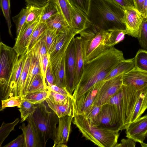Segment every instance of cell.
Instances as JSON below:
<instances>
[{
	"instance_id": "cell-12",
	"label": "cell",
	"mask_w": 147,
	"mask_h": 147,
	"mask_svg": "<svg viewBox=\"0 0 147 147\" xmlns=\"http://www.w3.org/2000/svg\"><path fill=\"white\" fill-rule=\"evenodd\" d=\"M89 120L97 126L119 130L117 120L114 110L113 106L109 103L102 106L100 113L95 119L92 120Z\"/></svg>"
},
{
	"instance_id": "cell-48",
	"label": "cell",
	"mask_w": 147,
	"mask_h": 147,
	"mask_svg": "<svg viewBox=\"0 0 147 147\" xmlns=\"http://www.w3.org/2000/svg\"><path fill=\"white\" fill-rule=\"evenodd\" d=\"M71 5L80 9L87 13L88 11L89 0H68Z\"/></svg>"
},
{
	"instance_id": "cell-43",
	"label": "cell",
	"mask_w": 147,
	"mask_h": 147,
	"mask_svg": "<svg viewBox=\"0 0 147 147\" xmlns=\"http://www.w3.org/2000/svg\"><path fill=\"white\" fill-rule=\"evenodd\" d=\"M49 91V94L48 98L54 104L59 105L65 104L68 101L69 98L70 97L66 95L50 90Z\"/></svg>"
},
{
	"instance_id": "cell-10",
	"label": "cell",
	"mask_w": 147,
	"mask_h": 147,
	"mask_svg": "<svg viewBox=\"0 0 147 147\" xmlns=\"http://www.w3.org/2000/svg\"><path fill=\"white\" fill-rule=\"evenodd\" d=\"M74 37L73 38L70 42L65 53L66 88L69 93L72 95L76 88L74 82L75 59Z\"/></svg>"
},
{
	"instance_id": "cell-29",
	"label": "cell",
	"mask_w": 147,
	"mask_h": 147,
	"mask_svg": "<svg viewBox=\"0 0 147 147\" xmlns=\"http://www.w3.org/2000/svg\"><path fill=\"white\" fill-rule=\"evenodd\" d=\"M30 61V56L28 53L18 84L16 96L21 95L23 96L24 87L29 71Z\"/></svg>"
},
{
	"instance_id": "cell-5",
	"label": "cell",
	"mask_w": 147,
	"mask_h": 147,
	"mask_svg": "<svg viewBox=\"0 0 147 147\" xmlns=\"http://www.w3.org/2000/svg\"><path fill=\"white\" fill-rule=\"evenodd\" d=\"M48 107L44 102L36 105L35 111L26 119L30 120L34 127L39 139L40 147H45L49 139L54 140L59 123L58 116Z\"/></svg>"
},
{
	"instance_id": "cell-39",
	"label": "cell",
	"mask_w": 147,
	"mask_h": 147,
	"mask_svg": "<svg viewBox=\"0 0 147 147\" xmlns=\"http://www.w3.org/2000/svg\"><path fill=\"white\" fill-rule=\"evenodd\" d=\"M58 34L55 31L48 28L44 33L42 38L45 43L47 53L49 54Z\"/></svg>"
},
{
	"instance_id": "cell-32",
	"label": "cell",
	"mask_w": 147,
	"mask_h": 147,
	"mask_svg": "<svg viewBox=\"0 0 147 147\" xmlns=\"http://www.w3.org/2000/svg\"><path fill=\"white\" fill-rule=\"evenodd\" d=\"M28 7L26 19L25 24H31L41 19L44 7H40L33 5H27Z\"/></svg>"
},
{
	"instance_id": "cell-16",
	"label": "cell",
	"mask_w": 147,
	"mask_h": 147,
	"mask_svg": "<svg viewBox=\"0 0 147 147\" xmlns=\"http://www.w3.org/2000/svg\"><path fill=\"white\" fill-rule=\"evenodd\" d=\"M40 19L29 25L24 24L18 35L16 39V42L13 48L17 55L23 53L27 47L33 32L40 23Z\"/></svg>"
},
{
	"instance_id": "cell-7",
	"label": "cell",
	"mask_w": 147,
	"mask_h": 147,
	"mask_svg": "<svg viewBox=\"0 0 147 147\" xmlns=\"http://www.w3.org/2000/svg\"><path fill=\"white\" fill-rule=\"evenodd\" d=\"M17 54L13 48L0 42V84L2 99L6 90Z\"/></svg>"
},
{
	"instance_id": "cell-22",
	"label": "cell",
	"mask_w": 147,
	"mask_h": 147,
	"mask_svg": "<svg viewBox=\"0 0 147 147\" xmlns=\"http://www.w3.org/2000/svg\"><path fill=\"white\" fill-rule=\"evenodd\" d=\"M71 29L77 34L85 29L88 22L87 14L80 9L72 6Z\"/></svg>"
},
{
	"instance_id": "cell-19",
	"label": "cell",
	"mask_w": 147,
	"mask_h": 147,
	"mask_svg": "<svg viewBox=\"0 0 147 147\" xmlns=\"http://www.w3.org/2000/svg\"><path fill=\"white\" fill-rule=\"evenodd\" d=\"M26 121L28 122L26 125L23 123L19 127L24 138V147H40L39 139L34 127L30 120Z\"/></svg>"
},
{
	"instance_id": "cell-49",
	"label": "cell",
	"mask_w": 147,
	"mask_h": 147,
	"mask_svg": "<svg viewBox=\"0 0 147 147\" xmlns=\"http://www.w3.org/2000/svg\"><path fill=\"white\" fill-rule=\"evenodd\" d=\"M55 84V78L51 63L49 62L47 69L45 78V86L47 89L49 86Z\"/></svg>"
},
{
	"instance_id": "cell-53",
	"label": "cell",
	"mask_w": 147,
	"mask_h": 147,
	"mask_svg": "<svg viewBox=\"0 0 147 147\" xmlns=\"http://www.w3.org/2000/svg\"><path fill=\"white\" fill-rule=\"evenodd\" d=\"M136 142L132 139L127 138V139H123L121 143L117 144L115 147H135Z\"/></svg>"
},
{
	"instance_id": "cell-40",
	"label": "cell",
	"mask_w": 147,
	"mask_h": 147,
	"mask_svg": "<svg viewBox=\"0 0 147 147\" xmlns=\"http://www.w3.org/2000/svg\"><path fill=\"white\" fill-rule=\"evenodd\" d=\"M22 100L23 97L21 95L1 100V105L0 110L2 111L7 107H17L20 108Z\"/></svg>"
},
{
	"instance_id": "cell-20",
	"label": "cell",
	"mask_w": 147,
	"mask_h": 147,
	"mask_svg": "<svg viewBox=\"0 0 147 147\" xmlns=\"http://www.w3.org/2000/svg\"><path fill=\"white\" fill-rule=\"evenodd\" d=\"M76 34L69 28L58 34L50 53V60L56 56Z\"/></svg>"
},
{
	"instance_id": "cell-26",
	"label": "cell",
	"mask_w": 147,
	"mask_h": 147,
	"mask_svg": "<svg viewBox=\"0 0 147 147\" xmlns=\"http://www.w3.org/2000/svg\"><path fill=\"white\" fill-rule=\"evenodd\" d=\"M46 23L47 28L55 31L58 34L69 28L60 11L49 18Z\"/></svg>"
},
{
	"instance_id": "cell-2",
	"label": "cell",
	"mask_w": 147,
	"mask_h": 147,
	"mask_svg": "<svg viewBox=\"0 0 147 147\" xmlns=\"http://www.w3.org/2000/svg\"><path fill=\"white\" fill-rule=\"evenodd\" d=\"M87 25L106 30H125V10L112 0H89Z\"/></svg>"
},
{
	"instance_id": "cell-34",
	"label": "cell",
	"mask_w": 147,
	"mask_h": 147,
	"mask_svg": "<svg viewBox=\"0 0 147 147\" xmlns=\"http://www.w3.org/2000/svg\"><path fill=\"white\" fill-rule=\"evenodd\" d=\"M109 35L107 41V45L110 48L114 47L123 40L125 35L126 34L125 30H113L108 31Z\"/></svg>"
},
{
	"instance_id": "cell-55",
	"label": "cell",
	"mask_w": 147,
	"mask_h": 147,
	"mask_svg": "<svg viewBox=\"0 0 147 147\" xmlns=\"http://www.w3.org/2000/svg\"><path fill=\"white\" fill-rule=\"evenodd\" d=\"M146 109H147V88L145 91L144 96L142 103L140 113V116Z\"/></svg>"
},
{
	"instance_id": "cell-23",
	"label": "cell",
	"mask_w": 147,
	"mask_h": 147,
	"mask_svg": "<svg viewBox=\"0 0 147 147\" xmlns=\"http://www.w3.org/2000/svg\"><path fill=\"white\" fill-rule=\"evenodd\" d=\"M28 53L30 60V66L23 96L25 95L28 88L35 76L38 74H41L40 63L38 55L32 49Z\"/></svg>"
},
{
	"instance_id": "cell-51",
	"label": "cell",
	"mask_w": 147,
	"mask_h": 147,
	"mask_svg": "<svg viewBox=\"0 0 147 147\" xmlns=\"http://www.w3.org/2000/svg\"><path fill=\"white\" fill-rule=\"evenodd\" d=\"M47 89L59 94L65 95L72 97V95H71L65 88L60 87L55 84L50 85L47 88Z\"/></svg>"
},
{
	"instance_id": "cell-46",
	"label": "cell",
	"mask_w": 147,
	"mask_h": 147,
	"mask_svg": "<svg viewBox=\"0 0 147 147\" xmlns=\"http://www.w3.org/2000/svg\"><path fill=\"white\" fill-rule=\"evenodd\" d=\"M42 38L37 42L32 49L38 56L48 53L45 43Z\"/></svg>"
},
{
	"instance_id": "cell-58",
	"label": "cell",
	"mask_w": 147,
	"mask_h": 147,
	"mask_svg": "<svg viewBox=\"0 0 147 147\" xmlns=\"http://www.w3.org/2000/svg\"><path fill=\"white\" fill-rule=\"evenodd\" d=\"M52 1V2H53L54 3H56L58 5V4H57V0H49L48 1Z\"/></svg>"
},
{
	"instance_id": "cell-4",
	"label": "cell",
	"mask_w": 147,
	"mask_h": 147,
	"mask_svg": "<svg viewBox=\"0 0 147 147\" xmlns=\"http://www.w3.org/2000/svg\"><path fill=\"white\" fill-rule=\"evenodd\" d=\"M73 123L78 128L82 136L100 147H115L118 144L119 131L94 125L84 114L74 118Z\"/></svg>"
},
{
	"instance_id": "cell-31",
	"label": "cell",
	"mask_w": 147,
	"mask_h": 147,
	"mask_svg": "<svg viewBox=\"0 0 147 147\" xmlns=\"http://www.w3.org/2000/svg\"><path fill=\"white\" fill-rule=\"evenodd\" d=\"M36 105L32 103L23 97L20 107L18 109L21 115L20 123L26 121L27 119L32 115L36 111Z\"/></svg>"
},
{
	"instance_id": "cell-52",
	"label": "cell",
	"mask_w": 147,
	"mask_h": 147,
	"mask_svg": "<svg viewBox=\"0 0 147 147\" xmlns=\"http://www.w3.org/2000/svg\"><path fill=\"white\" fill-rule=\"evenodd\" d=\"M125 10L135 8L134 0H112Z\"/></svg>"
},
{
	"instance_id": "cell-50",
	"label": "cell",
	"mask_w": 147,
	"mask_h": 147,
	"mask_svg": "<svg viewBox=\"0 0 147 147\" xmlns=\"http://www.w3.org/2000/svg\"><path fill=\"white\" fill-rule=\"evenodd\" d=\"M24 138L23 134L18 136L13 141L3 146V147H24Z\"/></svg>"
},
{
	"instance_id": "cell-41",
	"label": "cell",
	"mask_w": 147,
	"mask_h": 147,
	"mask_svg": "<svg viewBox=\"0 0 147 147\" xmlns=\"http://www.w3.org/2000/svg\"><path fill=\"white\" fill-rule=\"evenodd\" d=\"M46 89L41 74L37 75L28 88L26 94L29 92Z\"/></svg>"
},
{
	"instance_id": "cell-47",
	"label": "cell",
	"mask_w": 147,
	"mask_h": 147,
	"mask_svg": "<svg viewBox=\"0 0 147 147\" xmlns=\"http://www.w3.org/2000/svg\"><path fill=\"white\" fill-rule=\"evenodd\" d=\"M102 107V106H92L84 115L87 119L92 120L98 115Z\"/></svg>"
},
{
	"instance_id": "cell-59",
	"label": "cell",
	"mask_w": 147,
	"mask_h": 147,
	"mask_svg": "<svg viewBox=\"0 0 147 147\" xmlns=\"http://www.w3.org/2000/svg\"><path fill=\"white\" fill-rule=\"evenodd\" d=\"M146 137H147V132L146 133Z\"/></svg>"
},
{
	"instance_id": "cell-45",
	"label": "cell",
	"mask_w": 147,
	"mask_h": 147,
	"mask_svg": "<svg viewBox=\"0 0 147 147\" xmlns=\"http://www.w3.org/2000/svg\"><path fill=\"white\" fill-rule=\"evenodd\" d=\"M135 8L144 17L147 18V0H134Z\"/></svg>"
},
{
	"instance_id": "cell-11",
	"label": "cell",
	"mask_w": 147,
	"mask_h": 147,
	"mask_svg": "<svg viewBox=\"0 0 147 147\" xmlns=\"http://www.w3.org/2000/svg\"><path fill=\"white\" fill-rule=\"evenodd\" d=\"M104 82L103 81L97 83L86 93L73 101L75 116L84 114L92 107L97 93Z\"/></svg>"
},
{
	"instance_id": "cell-14",
	"label": "cell",
	"mask_w": 147,
	"mask_h": 147,
	"mask_svg": "<svg viewBox=\"0 0 147 147\" xmlns=\"http://www.w3.org/2000/svg\"><path fill=\"white\" fill-rule=\"evenodd\" d=\"M125 129L127 138L140 144L144 142L147 132V114L131 122Z\"/></svg>"
},
{
	"instance_id": "cell-9",
	"label": "cell",
	"mask_w": 147,
	"mask_h": 147,
	"mask_svg": "<svg viewBox=\"0 0 147 147\" xmlns=\"http://www.w3.org/2000/svg\"><path fill=\"white\" fill-rule=\"evenodd\" d=\"M28 53L27 49L22 53L17 55L2 100L16 96L18 84Z\"/></svg>"
},
{
	"instance_id": "cell-37",
	"label": "cell",
	"mask_w": 147,
	"mask_h": 147,
	"mask_svg": "<svg viewBox=\"0 0 147 147\" xmlns=\"http://www.w3.org/2000/svg\"><path fill=\"white\" fill-rule=\"evenodd\" d=\"M28 7L22 8L20 13L16 16L12 17L13 22L15 24L16 27V36H18L25 24L26 19Z\"/></svg>"
},
{
	"instance_id": "cell-6",
	"label": "cell",
	"mask_w": 147,
	"mask_h": 147,
	"mask_svg": "<svg viewBox=\"0 0 147 147\" xmlns=\"http://www.w3.org/2000/svg\"><path fill=\"white\" fill-rule=\"evenodd\" d=\"M109 34L108 31L90 25L79 33L82 40L84 63L111 48L107 44Z\"/></svg>"
},
{
	"instance_id": "cell-42",
	"label": "cell",
	"mask_w": 147,
	"mask_h": 147,
	"mask_svg": "<svg viewBox=\"0 0 147 147\" xmlns=\"http://www.w3.org/2000/svg\"><path fill=\"white\" fill-rule=\"evenodd\" d=\"M140 45L142 48L147 50V18L143 16L140 36L138 38Z\"/></svg>"
},
{
	"instance_id": "cell-15",
	"label": "cell",
	"mask_w": 147,
	"mask_h": 147,
	"mask_svg": "<svg viewBox=\"0 0 147 147\" xmlns=\"http://www.w3.org/2000/svg\"><path fill=\"white\" fill-rule=\"evenodd\" d=\"M123 84L129 85L137 90L147 88V71L135 67L128 72L123 74Z\"/></svg>"
},
{
	"instance_id": "cell-25",
	"label": "cell",
	"mask_w": 147,
	"mask_h": 147,
	"mask_svg": "<svg viewBox=\"0 0 147 147\" xmlns=\"http://www.w3.org/2000/svg\"><path fill=\"white\" fill-rule=\"evenodd\" d=\"M135 66L134 58L125 59L118 63L107 76V80L130 71Z\"/></svg>"
},
{
	"instance_id": "cell-30",
	"label": "cell",
	"mask_w": 147,
	"mask_h": 147,
	"mask_svg": "<svg viewBox=\"0 0 147 147\" xmlns=\"http://www.w3.org/2000/svg\"><path fill=\"white\" fill-rule=\"evenodd\" d=\"M49 91L47 89L26 93L23 97L30 102L35 105L44 102L48 97Z\"/></svg>"
},
{
	"instance_id": "cell-38",
	"label": "cell",
	"mask_w": 147,
	"mask_h": 147,
	"mask_svg": "<svg viewBox=\"0 0 147 147\" xmlns=\"http://www.w3.org/2000/svg\"><path fill=\"white\" fill-rule=\"evenodd\" d=\"M0 4L3 14L6 21L9 33L12 37L11 31L12 25L10 19V0H0Z\"/></svg>"
},
{
	"instance_id": "cell-54",
	"label": "cell",
	"mask_w": 147,
	"mask_h": 147,
	"mask_svg": "<svg viewBox=\"0 0 147 147\" xmlns=\"http://www.w3.org/2000/svg\"><path fill=\"white\" fill-rule=\"evenodd\" d=\"M27 5H33L38 7H44L49 0H25Z\"/></svg>"
},
{
	"instance_id": "cell-13",
	"label": "cell",
	"mask_w": 147,
	"mask_h": 147,
	"mask_svg": "<svg viewBox=\"0 0 147 147\" xmlns=\"http://www.w3.org/2000/svg\"><path fill=\"white\" fill-rule=\"evenodd\" d=\"M143 16L135 8L125 10L126 34L138 38L142 22Z\"/></svg>"
},
{
	"instance_id": "cell-18",
	"label": "cell",
	"mask_w": 147,
	"mask_h": 147,
	"mask_svg": "<svg viewBox=\"0 0 147 147\" xmlns=\"http://www.w3.org/2000/svg\"><path fill=\"white\" fill-rule=\"evenodd\" d=\"M74 42L75 46L74 82L76 88L82 76L84 63L82 51V40L80 37L78 36L74 37Z\"/></svg>"
},
{
	"instance_id": "cell-27",
	"label": "cell",
	"mask_w": 147,
	"mask_h": 147,
	"mask_svg": "<svg viewBox=\"0 0 147 147\" xmlns=\"http://www.w3.org/2000/svg\"><path fill=\"white\" fill-rule=\"evenodd\" d=\"M57 1L60 12L69 27L71 29L72 5L68 0H57Z\"/></svg>"
},
{
	"instance_id": "cell-21",
	"label": "cell",
	"mask_w": 147,
	"mask_h": 147,
	"mask_svg": "<svg viewBox=\"0 0 147 147\" xmlns=\"http://www.w3.org/2000/svg\"><path fill=\"white\" fill-rule=\"evenodd\" d=\"M45 101L48 107L56 114L59 118L66 116L75 117L72 97H69L67 103L63 105L54 104L48 98Z\"/></svg>"
},
{
	"instance_id": "cell-28",
	"label": "cell",
	"mask_w": 147,
	"mask_h": 147,
	"mask_svg": "<svg viewBox=\"0 0 147 147\" xmlns=\"http://www.w3.org/2000/svg\"><path fill=\"white\" fill-rule=\"evenodd\" d=\"M47 29L46 23L40 22L38 24L33 32L28 45L27 49L28 53L42 38L45 32Z\"/></svg>"
},
{
	"instance_id": "cell-56",
	"label": "cell",
	"mask_w": 147,
	"mask_h": 147,
	"mask_svg": "<svg viewBox=\"0 0 147 147\" xmlns=\"http://www.w3.org/2000/svg\"><path fill=\"white\" fill-rule=\"evenodd\" d=\"M66 144H59L56 145L55 147H67Z\"/></svg>"
},
{
	"instance_id": "cell-8",
	"label": "cell",
	"mask_w": 147,
	"mask_h": 147,
	"mask_svg": "<svg viewBox=\"0 0 147 147\" xmlns=\"http://www.w3.org/2000/svg\"><path fill=\"white\" fill-rule=\"evenodd\" d=\"M123 75L104 81L97 93L92 106H102L108 103L110 98L118 91L123 85Z\"/></svg>"
},
{
	"instance_id": "cell-36",
	"label": "cell",
	"mask_w": 147,
	"mask_h": 147,
	"mask_svg": "<svg viewBox=\"0 0 147 147\" xmlns=\"http://www.w3.org/2000/svg\"><path fill=\"white\" fill-rule=\"evenodd\" d=\"M135 67L147 71V51L140 49L135 57Z\"/></svg>"
},
{
	"instance_id": "cell-3",
	"label": "cell",
	"mask_w": 147,
	"mask_h": 147,
	"mask_svg": "<svg viewBox=\"0 0 147 147\" xmlns=\"http://www.w3.org/2000/svg\"><path fill=\"white\" fill-rule=\"evenodd\" d=\"M146 89L137 90L132 86L123 84L118 91L110 98L107 103L111 105L114 108L119 131L125 129L131 122L139 98Z\"/></svg>"
},
{
	"instance_id": "cell-24",
	"label": "cell",
	"mask_w": 147,
	"mask_h": 147,
	"mask_svg": "<svg viewBox=\"0 0 147 147\" xmlns=\"http://www.w3.org/2000/svg\"><path fill=\"white\" fill-rule=\"evenodd\" d=\"M52 68L54 76L55 85L66 88L65 53L59 62Z\"/></svg>"
},
{
	"instance_id": "cell-35",
	"label": "cell",
	"mask_w": 147,
	"mask_h": 147,
	"mask_svg": "<svg viewBox=\"0 0 147 147\" xmlns=\"http://www.w3.org/2000/svg\"><path fill=\"white\" fill-rule=\"evenodd\" d=\"M19 121V118H17L10 123H6L4 122L2 123L0 128V147Z\"/></svg>"
},
{
	"instance_id": "cell-33",
	"label": "cell",
	"mask_w": 147,
	"mask_h": 147,
	"mask_svg": "<svg viewBox=\"0 0 147 147\" xmlns=\"http://www.w3.org/2000/svg\"><path fill=\"white\" fill-rule=\"evenodd\" d=\"M60 11L58 5L56 3L49 1L44 6V9L40 22L46 23L50 18Z\"/></svg>"
},
{
	"instance_id": "cell-57",
	"label": "cell",
	"mask_w": 147,
	"mask_h": 147,
	"mask_svg": "<svg viewBox=\"0 0 147 147\" xmlns=\"http://www.w3.org/2000/svg\"><path fill=\"white\" fill-rule=\"evenodd\" d=\"M140 144L142 147H147V144L144 143V142L140 143Z\"/></svg>"
},
{
	"instance_id": "cell-1",
	"label": "cell",
	"mask_w": 147,
	"mask_h": 147,
	"mask_svg": "<svg viewBox=\"0 0 147 147\" xmlns=\"http://www.w3.org/2000/svg\"><path fill=\"white\" fill-rule=\"evenodd\" d=\"M125 59L122 52L113 47L84 63L81 79L72 94L73 101L97 83L104 81L117 65Z\"/></svg>"
},
{
	"instance_id": "cell-44",
	"label": "cell",
	"mask_w": 147,
	"mask_h": 147,
	"mask_svg": "<svg viewBox=\"0 0 147 147\" xmlns=\"http://www.w3.org/2000/svg\"><path fill=\"white\" fill-rule=\"evenodd\" d=\"M38 57L40 63L41 74L45 85V78L47 69L50 61V54L47 53L38 56Z\"/></svg>"
},
{
	"instance_id": "cell-17",
	"label": "cell",
	"mask_w": 147,
	"mask_h": 147,
	"mask_svg": "<svg viewBox=\"0 0 147 147\" xmlns=\"http://www.w3.org/2000/svg\"><path fill=\"white\" fill-rule=\"evenodd\" d=\"M74 118L72 116H66L59 118V125L54 140L55 147L58 144H66L68 142L71 130V122Z\"/></svg>"
}]
</instances>
